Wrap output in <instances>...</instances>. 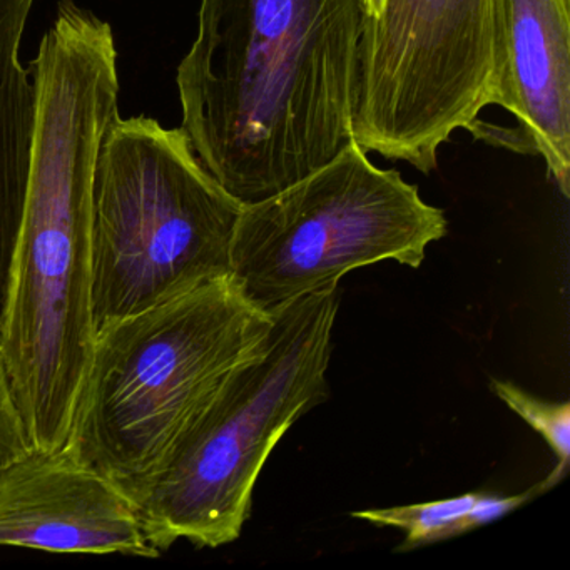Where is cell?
I'll return each mask as SVG.
<instances>
[{"mask_svg": "<svg viewBox=\"0 0 570 570\" xmlns=\"http://www.w3.org/2000/svg\"><path fill=\"white\" fill-rule=\"evenodd\" d=\"M490 106L515 118L495 145L542 156L570 196V0H493Z\"/></svg>", "mask_w": 570, "mask_h": 570, "instance_id": "9c48e42d", "label": "cell"}, {"mask_svg": "<svg viewBox=\"0 0 570 570\" xmlns=\"http://www.w3.org/2000/svg\"><path fill=\"white\" fill-rule=\"evenodd\" d=\"M495 395L520 416L527 425L532 426L549 443L556 453L557 463L552 472L542 480L547 490L553 489L569 472L570 462V403L547 402L530 395L512 382L492 380Z\"/></svg>", "mask_w": 570, "mask_h": 570, "instance_id": "7c38bea8", "label": "cell"}, {"mask_svg": "<svg viewBox=\"0 0 570 570\" xmlns=\"http://www.w3.org/2000/svg\"><path fill=\"white\" fill-rule=\"evenodd\" d=\"M272 326L233 275L109 323L65 449L131 497L226 376L266 348Z\"/></svg>", "mask_w": 570, "mask_h": 570, "instance_id": "3957f363", "label": "cell"}, {"mask_svg": "<svg viewBox=\"0 0 570 570\" xmlns=\"http://www.w3.org/2000/svg\"><path fill=\"white\" fill-rule=\"evenodd\" d=\"M0 547L149 557L131 497L68 449H29L0 470Z\"/></svg>", "mask_w": 570, "mask_h": 570, "instance_id": "ba28073f", "label": "cell"}, {"mask_svg": "<svg viewBox=\"0 0 570 570\" xmlns=\"http://www.w3.org/2000/svg\"><path fill=\"white\" fill-rule=\"evenodd\" d=\"M243 203L199 161L185 129L116 116L96 166V333L199 283L232 275Z\"/></svg>", "mask_w": 570, "mask_h": 570, "instance_id": "5b68a950", "label": "cell"}, {"mask_svg": "<svg viewBox=\"0 0 570 570\" xmlns=\"http://www.w3.org/2000/svg\"><path fill=\"white\" fill-rule=\"evenodd\" d=\"M35 139L0 360L32 449H65L96 340L92 199L118 111L111 24L72 0L31 62Z\"/></svg>", "mask_w": 570, "mask_h": 570, "instance_id": "6da1fadb", "label": "cell"}, {"mask_svg": "<svg viewBox=\"0 0 570 570\" xmlns=\"http://www.w3.org/2000/svg\"><path fill=\"white\" fill-rule=\"evenodd\" d=\"M29 449L31 440L0 360V470L24 455Z\"/></svg>", "mask_w": 570, "mask_h": 570, "instance_id": "4fadbf2b", "label": "cell"}, {"mask_svg": "<svg viewBox=\"0 0 570 570\" xmlns=\"http://www.w3.org/2000/svg\"><path fill=\"white\" fill-rule=\"evenodd\" d=\"M446 229L445 213L423 202L419 186L373 165L353 139L312 175L243 205L229 266L246 298L273 313L338 288L363 266L420 268Z\"/></svg>", "mask_w": 570, "mask_h": 570, "instance_id": "8992f818", "label": "cell"}, {"mask_svg": "<svg viewBox=\"0 0 570 570\" xmlns=\"http://www.w3.org/2000/svg\"><path fill=\"white\" fill-rule=\"evenodd\" d=\"M383 0H365L366 18H376L382 11Z\"/></svg>", "mask_w": 570, "mask_h": 570, "instance_id": "5bb4252c", "label": "cell"}, {"mask_svg": "<svg viewBox=\"0 0 570 570\" xmlns=\"http://www.w3.org/2000/svg\"><path fill=\"white\" fill-rule=\"evenodd\" d=\"M365 0H202L178 68L199 161L243 205L332 161L355 139Z\"/></svg>", "mask_w": 570, "mask_h": 570, "instance_id": "7a4b0ae2", "label": "cell"}, {"mask_svg": "<svg viewBox=\"0 0 570 570\" xmlns=\"http://www.w3.org/2000/svg\"><path fill=\"white\" fill-rule=\"evenodd\" d=\"M340 296L338 286L269 313L266 348L226 376L131 493L159 556L179 540L218 549L239 539L266 460L303 415L328 400Z\"/></svg>", "mask_w": 570, "mask_h": 570, "instance_id": "277c9868", "label": "cell"}, {"mask_svg": "<svg viewBox=\"0 0 570 570\" xmlns=\"http://www.w3.org/2000/svg\"><path fill=\"white\" fill-rule=\"evenodd\" d=\"M492 78L493 0H383L360 41L356 145L430 175L479 125Z\"/></svg>", "mask_w": 570, "mask_h": 570, "instance_id": "52a82bcc", "label": "cell"}, {"mask_svg": "<svg viewBox=\"0 0 570 570\" xmlns=\"http://www.w3.org/2000/svg\"><path fill=\"white\" fill-rule=\"evenodd\" d=\"M476 495L479 492H470L452 499L433 500V502L362 510V512H353L352 517L375 525L403 530L405 540L399 547V552H403V550H413L416 547L453 539L456 523L466 515Z\"/></svg>", "mask_w": 570, "mask_h": 570, "instance_id": "8fae6325", "label": "cell"}, {"mask_svg": "<svg viewBox=\"0 0 570 570\" xmlns=\"http://www.w3.org/2000/svg\"><path fill=\"white\" fill-rule=\"evenodd\" d=\"M35 4L0 0V336L31 171L36 89L21 45Z\"/></svg>", "mask_w": 570, "mask_h": 570, "instance_id": "30bf717a", "label": "cell"}]
</instances>
